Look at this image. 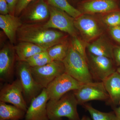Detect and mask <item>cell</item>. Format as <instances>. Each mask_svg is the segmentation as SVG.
Returning a JSON list of instances; mask_svg holds the SVG:
<instances>
[{
    "label": "cell",
    "mask_w": 120,
    "mask_h": 120,
    "mask_svg": "<svg viewBox=\"0 0 120 120\" xmlns=\"http://www.w3.org/2000/svg\"><path fill=\"white\" fill-rule=\"evenodd\" d=\"M9 13L8 6L7 0H0V13L6 15Z\"/></svg>",
    "instance_id": "cell-30"
},
{
    "label": "cell",
    "mask_w": 120,
    "mask_h": 120,
    "mask_svg": "<svg viewBox=\"0 0 120 120\" xmlns=\"http://www.w3.org/2000/svg\"><path fill=\"white\" fill-rule=\"evenodd\" d=\"M15 60L14 50L5 46L0 51V79L8 82L13 77Z\"/></svg>",
    "instance_id": "cell-14"
},
{
    "label": "cell",
    "mask_w": 120,
    "mask_h": 120,
    "mask_svg": "<svg viewBox=\"0 0 120 120\" xmlns=\"http://www.w3.org/2000/svg\"><path fill=\"white\" fill-rule=\"evenodd\" d=\"M52 61L49 57L47 51L36 54L28 58L26 62L30 67H39L49 64Z\"/></svg>",
    "instance_id": "cell-23"
},
{
    "label": "cell",
    "mask_w": 120,
    "mask_h": 120,
    "mask_svg": "<svg viewBox=\"0 0 120 120\" xmlns=\"http://www.w3.org/2000/svg\"><path fill=\"white\" fill-rule=\"evenodd\" d=\"M73 91L79 105H84L94 100H109V95L102 82L83 83L79 88Z\"/></svg>",
    "instance_id": "cell-10"
},
{
    "label": "cell",
    "mask_w": 120,
    "mask_h": 120,
    "mask_svg": "<svg viewBox=\"0 0 120 120\" xmlns=\"http://www.w3.org/2000/svg\"><path fill=\"white\" fill-rule=\"evenodd\" d=\"M49 100L46 88L33 99L25 114V120H49L47 105Z\"/></svg>",
    "instance_id": "cell-13"
},
{
    "label": "cell",
    "mask_w": 120,
    "mask_h": 120,
    "mask_svg": "<svg viewBox=\"0 0 120 120\" xmlns=\"http://www.w3.org/2000/svg\"><path fill=\"white\" fill-rule=\"evenodd\" d=\"M62 62L65 73L75 79L82 83L93 82L87 61L75 50L71 44L68 54Z\"/></svg>",
    "instance_id": "cell-3"
},
{
    "label": "cell",
    "mask_w": 120,
    "mask_h": 120,
    "mask_svg": "<svg viewBox=\"0 0 120 120\" xmlns=\"http://www.w3.org/2000/svg\"><path fill=\"white\" fill-rule=\"evenodd\" d=\"M113 60L116 66L120 67V45L114 46Z\"/></svg>",
    "instance_id": "cell-29"
},
{
    "label": "cell",
    "mask_w": 120,
    "mask_h": 120,
    "mask_svg": "<svg viewBox=\"0 0 120 120\" xmlns=\"http://www.w3.org/2000/svg\"><path fill=\"white\" fill-rule=\"evenodd\" d=\"M82 14L101 15L120 10L117 0H84L77 9Z\"/></svg>",
    "instance_id": "cell-12"
},
{
    "label": "cell",
    "mask_w": 120,
    "mask_h": 120,
    "mask_svg": "<svg viewBox=\"0 0 120 120\" xmlns=\"http://www.w3.org/2000/svg\"><path fill=\"white\" fill-rule=\"evenodd\" d=\"M113 47L102 35L88 43L87 49L89 53L92 55L106 57L113 59Z\"/></svg>",
    "instance_id": "cell-15"
},
{
    "label": "cell",
    "mask_w": 120,
    "mask_h": 120,
    "mask_svg": "<svg viewBox=\"0 0 120 120\" xmlns=\"http://www.w3.org/2000/svg\"><path fill=\"white\" fill-rule=\"evenodd\" d=\"M7 103L0 101V120H19L25 117L26 112Z\"/></svg>",
    "instance_id": "cell-20"
},
{
    "label": "cell",
    "mask_w": 120,
    "mask_h": 120,
    "mask_svg": "<svg viewBox=\"0 0 120 120\" xmlns=\"http://www.w3.org/2000/svg\"><path fill=\"white\" fill-rule=\"evenodd\" d=\"M105 90L109 96L110 103L116 107L120 100V75L117 71L103 82Z\"/></svg>",
    "instance_id": "cell-17"
},
{
    "label": "cell",
    "mask_w": 120,
    "mask_h": 120,
    "mask_svg": "<svg viewBox=\"0 0 120 120\" xmlns=\"http://www.w3.org/2000/svg\"><path fill=\"white\" fill-rule=\"evenodd\" d=\"M99 15L102 23L107 27H120V10Z\"/></svg>",
    "instance_id": "cell-24"
},
{
    "label": "cell",
    "mask_w": 120,
    "mask_h": 120,
    "mask_svg": "<svg viewBox=\"0 0 120 120\" xmlns=\"http://www.w3.org/2000/svg\"><path fill=\"white\" fill-rule=\"evenodd\" d=\"M0 101L15 106L26 112L28 107L23 95L22 83L19 79L4 86L0 91Z\"/></svg>",
    "instance_id": "cell-11"
},
{
    "label": "cell",
    "mask_w": 120,
    "mask_h": 120,
    "mask_svg": "<svg viewBox=\"0 0 120 120\" xmlns=\"http://www.w3.org/2000/svg\"><path fill=\"white\" fill-rule=\"evenodd\" d=\"M87 62L93 79L98 82H103L116 72L117 68L113 60L106 57L94 56L89 53Z\"/></svg>",
    "instance_id": "cell-8"
},
{
    "label": "cell",
    "mask_w": 120,
    "mask_h": 120,
    "mask_svg": "<svg viewBox=\"0 0 120 120\" xmlns=\"http://www.w3.org/2000/svg\"><path fill=\"white\" fill-rule=\"evenodd\" d=\"M119 104H120V101H119Z\"/></svg>",
    "instance_id": "cell-36"
},
{
    "label": "cell",
    "mask_w": 120,
    "mask_h": 120,
    "mask_svg": "<svg viewBox=\"0 0 120 120\" xmlns=\"http://www.w3.org/2000/svg\"><path fill=\"white\" fill-rule=\"evenodd\" d=\"M9 14L15 15V9L18 0H7Z\"/></svg>",
    "instance_id": "cell-31"
},
{
    "label": "cell",
    "mask_w": 120,
    "mask_h": 120,
    "mask_svg": "<svg viewBox=\"0 0 120 120\" xmlns=\"http://www.w3.org/2000/svg\"><path fill=\"white\" fill-rule=\"evenodd\" d=\"M80 120H91L88 116H84L82 117V119Z\"/></svg>",
    "instance_id": "cell-33"
},
{
    "label": "cell",
    "mask_w": 120,
    "mask_h": 120,
    "mask_svg": "<svg viewBox=\"0 0 120 120\" xmlns=\"http://www.w3.org/2000/svg\"><path fill=\"white\" fill-rule=\"evenodd\" d=\"M108 29L112 38L120 45V27H110Z\"/></svg>",
    "instance_id": "cell-28"
},
{
    "label": "cell",
    "mask_w": 120,
    "mask_h": 120,
    "mask_svg": "<svg viewBox=\"0 0 120 120\" xmlns=\"http://www.w3.org/2000/svg\"><path fill=\"white\" fill-rule=\"evenodd\" d=\"M22 25L19 19L14 15H0V27L11 43H15L17 30Z\"/></svg>",
    "instance_id": "cell-16"
},
{
    "label": "cell",
    "mask_w": 120,
    "mask_h": 120,
    "mask_svg": "<svg viewBox=\"0 0 120 120\" xmlns=\"http://www.w3.org/2000/svg\"><path fill=\"white\" fill-rule=\"evenodd\" d=\"M83 84L65 72L54 80L46 90L49 100L57 101L68 92L77 90Z\"/></svg>",
    "instance_id": "cell-7"
},
{
    "label": "cell",
    "mask_w": 120,
    "mask_h": 120,
    "mask_svg": "<svg viewBox=\"0 0 120 120\" xmlns=\"http://www.w3.org/2000/svg\"><path fill=\"white\" fill-rule=\"evenodd\" d=\"M49 19L43 25L46 28H55L68 33L72 38L77 37L75 19L64 11L49 5Z\"/></svg>",
    "instance_id": "cell-5"
},
{
    "label": "cell",
    "mask_w": 120,
    "mask_h": 120,
    "mask_svg": "<svg viewBox=\"0 0 120 120\" xmlns=\"http://www.w3.org/2000/svg\"><path fill=\"white\" fill-rule=\"evenodd\" d=\"M113 111L116 116V120H120V107H113Z\"/></svg>",
    "instance_id": "cell-32"
},
{
    "label": "cell",
    "mask_w": 120,
    "mask_h": 120,
    "mask_svg": "<svg viewBox=\"0 0 120 120\" xmlns=\"http://www.w3.org/2000/svg\"><path fill=\"white\" fill-rule=\"evenodd\" d=\"M16 71L23 88L24 98L26 102H30L38 96L43 89L35 82L30 67L26 61H19L16 66Z\"/></svg>",
    "instance_id": "cell-9"
},
{
    "label": "cell",
    "mask_w": 120,
    "mask_h": 120,
    "mask_svg": "<svg viewBox=\"0 0 120 120\" xmlns=\"http://www.w3.org/2000/svg\"><path fill=\"white\" fill-rule=\"evenodd\" d=\"M116 71L120 75V67H118V68H117Z\"/></svg>",
    "instance_id": "cell-35"
},
{
    "label": "cell",
    "mask_w": 120,
    "mask_h": 120,
    "mask_svg": "<svg viewBox=\"0 0 120 120\" xmlns=\"http://www.w3.org/2000/svg\"><path fill=\"white\" fill-rule=\"evenodd\" d=\"M16 35L20 42H31L46 50L64 41L66 38L63 32L34 24L22 25L18 29Z\"/></svg>",
    "instance_id": "cell-1"
},
{
    "label": "cell",
    "mask_w": 120,
    "mask_h": 120,
    "mask_svg": "<svg viewBox=\"0 0 120 120\" xmlns=\"http://www.w3.org/2000/svg\"><path fill=\"white\" fill-rule=\"evenodd\" d=\"M69 46L65 41L50 47L46 51L52 61L62 62L68 54Z\"/></svg>",
    "instance_id": "cell-21"
},
{
    "label": "cell",
    "mask_w": 120,
    "mask_h": 120,
    "mask_svg": "<svg viewBox=\"0 0 120 120\" xmlns=\"http://www.w3.org/2000/svg\"><path fill=\"white\" fill-rule=\"evenodd\" d=\"M84 108L90 113L93 120H102L111 118L115 116L113 111L104 112L95 109L90 104H84Z\"/></svg>",
    "instance_id": "cell-25"
},
{
    "label": "cell",
    "mask_w": 120,
    "mask_h": 120,
    "mask_svg": "<svg viewBox=\"0 0 120 120\" xmlns=\"http://www.w3.org/2000/svg\"><path fill=\"white\" fill-rule=\"evenodd\" d=\"M87 44L88 43L82 39L78 37H73L72 39L71 45L72 47L87 61V56L86 52V49Z\"/></svg>",
    "instance_id": "cell-26"
},
{
    "label": "cell",
    "mask_w": 120,
    "mask_h": 120,
    "mask_svg": "<svg viewBox=\"0 0 120 120\" xmlns=\"http://www.w3.org/2000/svg\"><path fill=\"white\" fill-rule=\"evenodd\" d=\"M50 5L64 11L74 19L79 17L82 13L69 4L67 0H46Z\"/></svg>",
    "instance_id": "cell-22"
},
{
    "label": "cell",
    "mask_w": 120,
    "mask_h": 120,
    "mask_svg": "<svg viewBox=\"0 0 120 120\" xmlns=\"http://www.w3.org/2000/svg\"><path fill=\"white\" fill-rule=\"evenodd\" d=\"M31 5L27 16L30 20L41 21L49 16V5L46 0H36Z\"/></svg>",
    "instance_id": "cell-18"
},
{
    "label": "cell",
    "mask_w": 120,
    "mask_h": 120,
    "mask_svg": "<svg viewBox=\"0 0 120 120\" xmlns=\"http://www.w3.org/2000/svg\"><path fill=\"white\" fill-rule=\"evenodd\" d=\"M30 68L35 80L42 89L46 88L57 77L65 72L63 62L56 61L41 67H30Z\"/></svg>",
    "instance_id": "cell-6"
},
{
    "label": "cell",
    "mask_w": 120,
    "mask_h": 120,
    "mask_svg": "<svg viewBox=\"0 0 120 120\" xmlns=\"http://www.w3.org/2000/svg\"><path fill=\"white\" fill-rule=\"evenodd\" d=\"M35 0H18L15 9V15H19L31 3Z\"/></svg>",
    "instance_id": "cell-27"
},
{
    "label": "cell",
    "mask_w": 120,
    "mask_h": 120,
    "mask_svg": "<svg viewBox=\"0 0 120 120\" xmlns=\"http://www.w3.org/2000/svg\"><path fill=\"white\" fill-rule=\"evenodd\" d=\"M15 49L19 60L26 61L36 54L46 50L28 42L20 41L15 46Z\"/></svg>",
    "instance_id": "cell-19"
},
{
    "label": "cell",
    "mask_w": 120,
    "mask_h": 120,
    "mask_svg": "<svg viewBox=\"0 0 120 120\" xmlns=\"http://www.w3.org/2000/svg\"><path fill=\"white\" fill-rule=\"evenodd\" d=\"M79 105L73 91L69 92L57 101L49 100L47 114L49 120H62L67 117L69 120H80L77 110Z\"/></svg>",
    "instance_id": "cell-2"
},
{
    "label": "cell",
    "mask_w": 120,
    "mask_h": 120,
    "mask_svg": "<svg viewBox=\"0 0 120 120\" xmlns=\"http://www.w3.org/2000/svg\"><path fill=\"white\" fill-rule=\"evenodd\" d=\"M102 120H116V116H114L111 118H107V119H105Z\"/></svg>",
    "instance_id": "cell-34"
},
{
    "label": "cell",
    "mask_w": 120,
    "mask_h": 120,
    "mask_svg": "<svg viewBox=\"0 0 120 120\" xmlns=\"http://www.w3.org/2000/svg\"><path fill=\"white\" fill-rule=\"evenodd\" d=\"M75 25L82 39L88 43L102 35L104 24L95 15L82 14L75 19Z\"/></svg>",
    "instance_id": "cell-4"
}]
</instances>
